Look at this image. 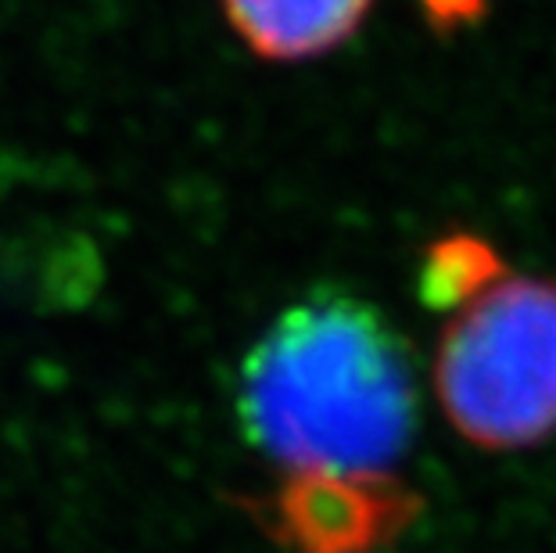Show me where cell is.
<instances>
[{
    "mask_svg": "<svg viewBox=\"0 0 556 553\" xmlns=\"http://www.w3.org/2000/svg\"><path fill=\"white\" fill-rule=\"evenodd\" d=\"M417 414L406 338L341 288L277 313L238 374L244 439L288 470H392L413 445Z\"/></svg>",
    "mask_w": 556,
    "mask_h": 553,
    "instance_id": "obj_1",
    "label": "cell"
},
{
    "mask_svg": "<svg viewBox=\"0 0 556 553\" xmlns=\"http://www.w3.org/2000/svg\"><path fill=\"white\" fill-rule=\"evenodd\" d=\"M434 395L481 450H528L556 435V280L503 274L453 310Z\"/></svg>",
    "mask_w": 556,
    "mask_h": 553,
    "instance_id": "obj_2",
    "label": "cell"
},
{
    "mask_svg": "<svg viewBox=\"0 0 556 553\" xmlns=\"http://www.w3.org/2000/svg\"><path fill=\"white\" fill-rule=\"evenodd\" d=\"M417 511L392 470H291L258 517L288 553H370L406 532Z\"/></svg>",
    "mask_w": 556,
    "mask_h": 553,
    "instance_id": "obj_3",
    "label": "cell"
},
{
    "mask_svg": "<svg viewBox=\"0 0 556 553\" xmlns=\"http://www.w3.org/2000/svg\"><path fill=\"white\" fill-rule=\"evenodd\" d=\"M374 0H223L233 33L266 62H309L359 33Z\"/></svg>",
    "mask_w": 556,
    "mask_h": 553,
    "instance_id": "obj_4",
    "label": "cell"
},
{
    "mask_svg": "<svg viewBox=\"0 0 556 553\" xmlns=\"http://www.w3.org/2000/svg\"><path fill=\"white\" fill-rule=\"evenodd\" d=\"M506 274L500 252L478 234L456 230L428 244L420 259V299L431 310H459Z\"/></svg>",
    "mask_w": 556,
    "mask_h": 553,
    "instance_id": "obj_5",
    "label": "cell"
},
{
    "mask_svg": "<svg viewBox=\"0 0 556 553\" xmlns=\"http://www.w3.org/2000/svg\"><path fill=\"white\" fill-rule=\"evenodd\" d=\"M417 4L424 11V18H428V26L438 33L470 29L489 11V0H417Z\"/></svg>",
    "mask_w": 556,
    "mask_h": 553,
    "instance_id": "obj_6",
    "label": "cell"
}]
</instances>
